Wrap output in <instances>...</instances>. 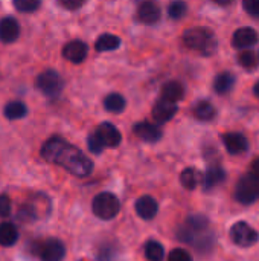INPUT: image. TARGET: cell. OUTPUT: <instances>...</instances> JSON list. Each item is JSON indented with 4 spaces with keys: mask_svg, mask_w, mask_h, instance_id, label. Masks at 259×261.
Returning a JSON list of instances; mask_svg holds the SVG:
<instances>
[{
    "mask_svg": "<svg viewBox=\"0 0 259 261\" xmlns=\"http://www.w3.org/2000/svg\"><path fill=\"white\" fill-rule=\"evenodd\" d=\"M238 63L240 66H243L244 69L247 70H252L258 66V58H256V54L250 49H243L240 50L238 54Z\"/></svg>",
    "mask_w": 259,
    "mask_h": 261,
    "instance_id": "27",
    "label": "cell"
},
{
    "mask_svg": "<svg viewBox=\"0 0 259 261\" xmlns=\"http://www.w3.org/2000/svg\"><path fill=\"white\" fill-rule=\"evenodd\" d=\"M17 240H18L17 228L9 222L0 223V246H3V248L14 246L17 243Z\"/></svg>",
    "mask_w": 259,
    "mask_h": 261,
    "instance_id": "19",
    "label": "cell"
},
{
    "mask_svg": "<svg viewBox=\"0 0 259 261\" xmlns=\"http://www.w3.org/2000/svg\"><path fill=\"white\" fill-rule=\"evenodd\" d=\"M12 5L20 12H34L40 6V0H12Z\"/></svg>",
    "mask_w": 259,
    "mask_h": 261,
    "instance_id": "29",
    "label": "cell"
},
{
    "mask_svg": "<svg viewBox=\"0 0 259 261\" xmlns=\"http://www.w3.org/2000/svg\"><path fill=\"white\" fill-rule=\"evenodd\" d=\"M31 251L41 261H63L66 257V248L58 239L34 242Z\"/></svg>",
    "mask_w": 259,
    "mask_h": 261,
    "instance_id": "5",
    "label": "cell"
},
{
    "mask_svg": "<svg viewBox=\"0 0 259 261\" xmlns=\"http://www.w3.org/2000/svg\"><path fill=\"white\" fill-rule=\"evenodd\" d=\"M87 145H89V150H90L92 153H95V154H99V153L104 151V145L101 144V141H99V138L96 136V133L89 135V138H87Z\"/></svg>",
    "mask_w": 259,
    "mask_h": 261,
    "instance_id": "30",
    "label": "cell"
},
{
    "mask_svg": "<svg viewBox=\"0 0 259 261\" xmlns=\"http://www.w3.org/2000/svg\"><path fill=\"white\" fill-rule=\"evenodd\" d=\"M11 214V199L6 194H0V217H8Z\"/></svg>",
    "mask_w": 259,
    "mask_h": 261,
    "instance_id": "33",
    "label": "cell"
},
{
    "mask_svg": "<svg viewBox=\"0 0 259 261\" xmlns=\"http://www.w3.org/2000/svg\"><path fill=\"white\" fill-rule=\"evenodd\" d=\"M134 210L136 213L139 214L140 219L143 220H151L157 216V211H159V205L156 202L154 197L151 196H142L136 200V205H134Z\"/></svg>",
    "mask_w": 259,
    "mask_h": 261,
    "instance_id": "15",
    "label": "cell"
},
{
    "mask_svg": "<svg viewBox=\"0 0 259 261\" xmlns=\"http://www.w3.org/2000/svg\"><path fill=\"white\" fill-rule=\"evenodd\" d=\"M221 141L231 154H243L249 150V141L241 133H224L221 136Z\"/></svg>",
    "mask_w": 259,
    "mask_h": 261,
    "instance_id": "11",
    "label": "cell"
},
{
    "mask_svg": "<svg viewBox=\"0 0 259 261\" xmlns=\"http://www.w3.org/2000/svg\"><path fill=\"white\" fill-rule=\"evenodd\" d=\"M41 158L50 164L63 167L76 177H87L93 171V162L75 145L63 138H50L41 147Z\"/></svg>",
    "mask_w": 259,
    "mask_h": 261,
    "instance_id": "1",
    "label": "cell"
},
{
    "mask_svg": "<svg viewBox=\"0 0 259 261\" xmlns=\"http://www.w3.org/2000/svg\"><path fill=\"white\" fill-rule=\"evenodd\" d=\"M226 180V171L220 165H211L203 176V188L206 191L221 185Z\"/></svg>",
    "mask_w": 259,
    "mask_h": 261,
    "instance_id": "17",
    "label": "cell"
},
{
    "mask_svg": "<svg viewBox=\"0 0 259 261\" xmlns=\"http://www.w3.org/2000/svg\"><path fill=\"white\" fill-rule=\"evenodd\" d=\"M215 115H217V110L209 101H200L194 107V116L198 121H203V122L212 121L215 118Z\"/></svg>",
    "mask_w": 259,
    "mask_h": 261,
    "instance_id": "22",
    "label": "cell"
},
{
    "mask_svg": "<svg viewBox=\"0 0 259 261\" xmlns=\"http://www.w3.org/2000/svg\"><path fill=\"white\" fill-rule=\"evenodd\" d=\"M133 130H134V135L137 138H140L142 141L150 142V144H154V142L160 141V138H162L160 127L153 124V122H139L134 125Z\"/></svg>",
    "mask_w": 259,
    "mask_h": 261,
    "instance_id": "14",
    "label": "cell"
},
{
    "mask_svg": "<svg viewBox=\"0 0 259 261\" xmlns=\"http://www.w3.org/2000/svg\"><path fill=\"white\" fill-rule=\"evenodd\" d=\"M92 210H93V214L98 219H101V220H111V219H114L119 214L121 202H119V199L114 194H111L108 191H104V193H99L93 199Z\"/></svg>",
    "mask_w": 259,
    "mask_h": 261,
    "instance_id": "3",
    "label": "cell"
},
{
    "mask_svg": "<svg viewBox=\"0 0 259 261\" xmlns=\"http://www.w3.org/2000/svg\"><path fill=\"white\" fill-rule=\"evenodd\" d=\"M243 8L249 15L259 18V0H243Z\"/></svg>",
    "mask_w": 259,
    "mask_h": 261,
    "instance_id": "31",
    "label": "cell"
},
{
    "mask_svg": "<svg viewBox=\"0 0 259 261\" xmlns=\"http://www.w3.org/2000/svg\"><path fill=\"white\" fill-rule=\"evenodd\" d=\"M253 92H255V95L259 98V81L255 84V87H253Z\"/></svg>",
    "mask_w": 259,
    "mask_h": 261,
    "instance_id": "37",
    "label": "cell"
},
{
    "mask_svg": "<svg viewBox=\"0 0 259 261\" xmlns=\"http://www.w3.org/2000/svg\"><path fill=\"white\" fill-rule=\"evenodd\" d=\"M96 136L99 138L101 144L104 145V148H114L121 144L122 136L121 132L111 124V122H102L98 128H96Z\"/></svg>",
    "mask_w": 259,
    "mask_h": 261,
    "instance_id": "8",
    "label": "cell"
},
{
    "mask_svg": "<svg viewBox=\"0 0 259 261\" xmlns=\"http://www.w3.org/2000/svg\"><path fill=\"white\" fill-rule=\"evenodd\" d=\"M229 236L232 239V242L240 246V248H250L253 245H256L259 236L255 228H252L249 223L246 222H237L232 225Z\"/></svg>",
    "mask_w": 259,
    "mask_h": 261,
    "instance_id": "7",
    "label": "cell"
},
{
    "mask_svg": "<svg viewBox=\"0 0 259 261\" xmlns=\"http://www.w3.org/2000/svg\"><path fill=\"white\" fill-rule=\"evenodd\" d=\"M250 173H253L255 176L259 177V158H256L253 162H252V168H250Z\"/></svg>",
    "mask_w": 259,
    "mask_h": 261,
    "instance_id": "35",
    "label": "cell"
},
{
    "mask_svg": "<svg viewBox=\"0 0 259 261\" xmlns=\"http://www.w3.org/2000/svg\"><path fill=\"white\" fill-rule=\"evenodd\" d=\"M20 35V26L15 18L5 17L0 20V41L3 43H12Z\"/></svg>",
    "mask_w": 259,
    "mask_h": 261,
    "instance_id": "16",
    "label": "cell"
},
{
    "mask_svg": "<svg viewBox=\"0 0 259 261\" xmlns=\"http://www.w3.org/2000/svg\"><path fill=\"white\" fill-rule=\"evenodd\" d=\"M185 96V89L179 81H169L162 89V99L169 102H179Z\"/></svg>",
    "mask_w": 259,
    "mask_h": 261,
    "instance_id": "18",
    "label": "cell"
},
{
    "mask_svg": "<svg viewBox=\"0 0 259 261\" xmlns=\"http://www.w3.org/2000/svg\"><path fill=\"white\" fill-rule=\"evenodd\" d=\"M87 44L81 40H73L64 44L63 47V57L72 63H82L87 57Z\"/></svg>",
    "mask_w": 259,
    "mask_h": 261,
    "instance_id": "12",
    "label": "cell"
},
{
    "mask_svg": "<svg viewBox=\"0 0 259 261\" xmlns=\"http://www.w3.org/2000/svg\"><path fill=\"white\" fill-rule=\"evenodd\" d=\"M119 46H121V38L113 34H102L95 41V49L98 52H110V50L118 49Z\"/></svg>",
    "mask_w": 259,
    "mask_h": 261,
    "instance_id": "21",
    "label": "cell"
},
{
    "mask_svg": "<svg viewBox=\"0 0 259 261\" xmlns=\"http://www.w3.org/2000/svg\"><path fill=\"white\" fill-rule=\"evenodd\" d=\"M143 251H145L147 260L150 261H162L163 260V257H165V249H163V246H162L159 242H156V240L147 242Z\"/></svg>",
    "mask_w": 259,
    "mask_h": 261,
    "instance_id": "24",
    "label": "cell"
},
{
    "mask_svg": "<svg viewBox=\"0 0 259 261\" xmlns=\"http://www.w3.org/2000/svg\"><path fill=\"white\" fill-rule=\"evenodd\" d=\"M168 261H192V257L185 249H174V251H171Z\"/></svg>",
    "mask_w": 259,
    "mask_h": 261,
    "instance_id": "32",
    "label": "cell"
},
{
    "mask_svg": "<svg viewBox=\"0 0 259 261\" xmlns=\"http://www.w3.org/2000/svg\"><path fill=\"white\" fill-rule=\"evenodd\" d=\"M235 200L241 205H252L259 199V177L253 173L244 174L235 187Z\"/></svg>",
    "mask_w": 259,
    "mask_h": 261,
    "instance_id": "4",
    "label": "cell"
},
{
    "mask_svg": "<svg viewBox=\"0 0 259 261\" xmlns=\"http://www.w3.org/2000/svg\"><path fill=\"white\" fill-rule=\"evenodd\" d=\"M26 113H27V109L20 101H12V102L6 104V107H5V116L11 121L21 119L23 116H26Z\"/></svg>",
    "mask_w": 259,
    "mask_h": 261,
    "instance_id": "26",
    "label": "cell"
},
{
    "mask_svg": "<svg viewBox=\"0 0 259 261\" xmlns=\"http://www.w3.org/2000/svg\"><path fill=\"white\" fill-rule=\"evenodd\" d=\"M162 11L154 0H143L137 8V20L145 24H154L160 20Z\"/></svg>",
    "mask_w": 259,
    "mask_h": 261,
    "instance_id": "9",
    "label": "cell"
},
{
    "mask_svg": "<svg viewBox=\"0 0 259 261\" xmlns=\"http://www.w3.org/2000/svg\"><path fill=\"white\" fill-rule=\"evenodd\" d=\"M127 102H125V98L119 93H110L105 96L104 99V107L107 112H111V113H121L124 109H125Z\"/></svg>",
    "mask_w": 259,
    "mask_h": 261,
    "instance_id": "23",
    "label": "cell"
},
{
    "mask_svg": "<svg viewBox=\"0 0 259 261\" xmlns=\"http://www.w3.org/2000/svg\"><path fill=\"white\" fill-rule=\"evenodd\" d=\"M176 113H177V104L176 102L165 101L162 98L153 107V118L159 124L168 122L169 119H172L176 116Z\"/></svg>",
    "mask_w": 259,
    "mask_h": 261,
    "instance_id": "13",
    "label": "cell"
},
{
    "mask_svg": "<svg viewBox=\"0 0 259 261\" xmlns=\"http://www.w3.org/2000/svg\"><path fill=\"white\" fill-rule=\"evenodd\" d=\"M35 86L43 95H46L49 98H56L63 92L64 83L55 70H46L37 76Z\"/></svg>",
    "mask_w": 259,
    "mask_h": 261,
    "instance_id": "6",
    "label": "cell"
},
{
    "mask_svg": "<svg viewBox=\"0 0 259 261\" xmlns=\"http://www.w3.org/2000/svg\"><path fill=\"white\" fill-rule=\"evenodd\" d=\"M234 86H235V76L231 72H221L214 80V90L218 95L229 93L234 89Z\"/></svg>",
    "mask_w": 259,
    "mask_h": 261,
    "instance_id": "20",
    "label": "cell"
},
{
    "mask_svg": "<svg viewBox=\"0 0 259 261\" xmlns=\"http://www.w3.org/2000/svg\"><path fill=\"white\" fill-rule=\"evenodd\" d=\"M182 40L188 49L197 50L206 57L212 55L217 49L215 35L206 28H189L183 32Z\"/></svg>",
    "mask_w": 259,
    "mask_h": 261,
    "instance_id": "2",
    "label": "cell"
},
{
    "mask_svg": "<svg viewBox=\"0 0 259 261\" xmlns=\"http://www.w3.org/2000/svg\"><path fill=\"white\" fill-rule=\"evenodd\" d=\"M186 9H188V6H186V3L185 2H182V0H174V2H171L169 3V6H168V14H169V17L171 18H182L185 14H186Z\"/></svg>",
    "mask_w": 259,
    "mask_h": 261,
    "instance_id": "28",
    "label": "cell"
},
{
    "mask_svg": "<svg viewBox=\"0 0 259 261\" xmlns=\"http://www.w3.org/2000/svg\"><path fill=\"white\" fill-rule=\"evenodd\" d=\"M217 5H220V6H227V5H231L234 0H214Z\"/></svg>",
    "mask_w": 259,
    "mask_h": 261,
    "instance_id": "36",
    "label": "cell"
},
{
    "mask_svg": "<svg viewBox=\"0 0 259 261\" xmlns=\"http://www.w3.org/2000/svg\"><path fill=\"white\" fill-rule=\"evenodd\" d=\"M60 3H61V6H64L66 9L73 11V9L81 8V6L85 3V0H60Z\"/></svg>",
    "mask_w": 259,
    "mask_h": 261,
    "instance_id": "34",
    "label": "cell"
},
{
    "mask_svg": "<svg viewBox=\"0 0 259 261\" xmlns=\"http://www.w3.org/2000/svg\"><path fill=\"white\" fill-rule=\"evenodd\" d=\"M258 43V32L250 28V26H244V28H240L234 32V37H232V46L235 49H247V47H252L253 44Z\"/></svg>",
    "mask_w": 259,
    "mask_h": 261,
    "instance_id": "10",
    "label": "cell"
},
{
    "mask_svg": "<svg viewBox=\"0 0 259 261\" xmlns=\"http://www.w3.org/2000/svg\"><path fill=\"white\" fill-rule=\"evenodd\" d=\"M198 182H200V173L195 168H185L182 171V174H180V184L186 190H189V191L195 190V187L198 185Z\"/></svg>",
    "mask_w": 259,
    "mask_h": 261,
    "instance_id": "25",
    "label": "cell"
}]
</instances>
